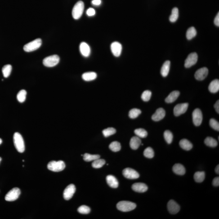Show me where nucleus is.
<instances>
[{"instance_id": "nucleus-22", "label": "nucleus", "mask_w": 219, "mask_h": 219, "mask_svg": "<svg viewBox=\"0 0 219 219\" xmlns=\"http://www.w3.org/2000/svg\"><path fill=\"white\" fill-rule=\"evenodd\" d=\"M180 95V92L178 91H172L165 99V101L167 103H172L176 101Z\"/></svg>"}, {"instance_id": "nucleus-9", "label": "nucleus", "mask_w": 219, "mask_h": 219, "mask_svg": "<svg viewBox=\"0 0 219 219\" xmlns=\"http://www.w3.org/2000/svg\"><path fill=\"white\" fill-rule=\"evenodd\" d=\"M188 104L187 103H182L176 105L174 109V113L175 116L178 117L184 114L187 110Z\"/></svg>"}, {"instance_id": "nucleus-36", "label": "nucleus", "mask_w": 219, "mask_h": 219, "mask_svg": "<svg viewBox=\"0 0 219 219\" xmlns=\"http://www.w3.org/2000/svg\"><path fill=\"white\" fill-rule=\"evenodd\" d=\"M109 148L111 150L114 152L119 151L121 149V144L118 142H113L109 145Z\"/></svg>"}, {"instance_id": "nucleus-12", "label": "nucleus", "mask_w": 219, "mask_h": 219, "mask_svg": "<svg viewBox=\"0 0 219 219\" xmlns=\"http://www.w3.org/2000/svg\"><path fill=\"white\" fill-rule=\"evenodd\" d=\"M76 187L73 184H70L67 187L64 192V197L65 200H69L72 197L76 192Z\"/></svg>"}, {"instance_id": "nucleus-48", "label": "nucleus", "mask_w": 219, "mask_h": 219, "mask_svg": "<svg viewBox=\"0 0 219 219\" xmlns=\"http://www.w3.org/2000/svg\"><path fill=\"white\" fill-rule=\"evenodd\" d=\"M214 108L215 109H216V112H217V113L219 114V100H217V101H216V104H215L214 105Z\"/></svg>"}, {"instance_id": "nucleus-37", "label": "nucleus", "mask_w": 219, "mask_h": 219, "mask_svg": "<svg viewBox=\"0 0 219 219\" xmlns=\"http://www.w3.org/2000/svg\"><path fill=\"white\" fill-rule=\"evenodd\" d=\"M141 113V111L140 109H131L129 113V116L131 118L134 119L137 118Z\"/></svg>"}, {"instance_id": "nucleus-15", "label": "nucleus", "mask_w": 219, "mask_h": 219, "mask_svg": "<svg viewBox=\"0 0 219 219\" xmlns=\"http://www.w3.org/2000/svg\"><path fill=\"white\" fill-rule=\"evenodd\" d=\"M169 212L172 214L178 213L180 209V205L173 200H170L167 205Z\"/></svg>"}, {"instance_id": "nucleus-33", "label": "nucleus", "mask_w": 219, "mask_h": 219, "mask_svg": "<svg viewBox=\"0 0 219 219\" xmlns=\"http://www.w3.org/2000/svg\"><path fill=\"white\" fill-rule=\"evenodd\" d=\"M105 160H104V159H100V158H99V159L93 161L92 165L94 168H99L102 167L105 164Z\"/></svg>"}, {"instance_id": "nucleus-41", "label": "nucleus", "mask_w": 219, "mask_h": 219, "mask_svg": "<svg viewBox=\"0 0 219 219\" xmlns=\"http://www.w3.org/2000/svg\"><path fill=\"white\" fill-rule=\"evenodd\" d=\"M151 95V91L149 90H146L143 92L141 96L142 99L145 101H149L150 100Z\"/></svg>"}, {"instance_id": "nucleus-46", "label": "nucleus", "mask_w": 219, "mask_h": 219, "mask_svg": "<svg viewBox=\"0 0 219 219\" xmlns=\"http://www.w3.org/2000/svg\"><path fill=\"white\" fill-rule=\"evenodd\" d=\"M214 23L215 25L216 26H219V13L217 14V15H216V18H215L214 21Z\"/></svg>"}, {"instance_id": "nucleus-44", "label": "nucleus", "mask_w": 219, "mask_h": 219, "mask_svg": "<svg viewBox=\"0 0 219 219\" xmlns=\"http://www.w3.org/2000/svg\"><path fill=\"white\" fill-rule=\"evenodd\" d=\"M95 14V11L94 9L92 8H89L87 11V14L89 16H92L94 15Z\"/></svg>"}, {"instance_id": "nucleus-49", "label": "nucleus", "mask_w": 219, "mask_h": 219, "mask_svg": "<svg viewBox=\"0 0 219 219\" xmlns=\"http://www.w3.org/2000/svg\"><path fill=\"white\" fill-rule=\"evenodd\" d=\"M219 165H217L216 167V169H215V171H216V173L219 174Z\"/></svg>"}, {"instance_id": "nucleus-45", "label": "nucleus", "mask_w": 219, "mask_h": 219, "mask_svg": "<svg viewBox=\"0 0 219 219\" xmlns=\"http://www.w3.org/2000/svg\"><path fill=\"white\" fill-rule=\"evenodd\" d=\"M213 185L214 186H219V177H216L213 179Z\"/></svg>"}, {"instance_id": "nucleus-39", "label": "nucleus", "mask_w": 219, "mask_h": 219, "mask_svg": "<svg viewBox=\"0 0 219 219\" xmlns=\"http://www.w3.org/2000/svg\"><path fill=\"white\" fill-rule=\"evenodd\" d=\"M163 136L167 142L169 144H171L173 139V135L172 132L169 130H166L164 132Z\"/></svg>"}, {"instance_id": "nucleus-32", "label": "nucleus", "mask_w": 219, "mask_h": 219, "mask_svg": "<svg viewBox=\"0 0 219 219\" xmlns=\"http://www.w3.org/2000/svg\"><path fill=\"white\" fill-rule=\"evenodd\" d=\"M11 70H12V66L11 65L8 64L4 66L2 68V72L4 77L5 78L8 77L11 74Z\"/></svg>"}, {"instance_id": "nucleus-38", "label": "nucleus", "mask_w": 219, "mask_h": 219, "mask_svg": "<svg viewBox=\"0 0 219 219\" xmlns=\"http://www.w3.org/2000/svg\"><path fill=\"white\" fill-rule=\"evenodd\" d=\"M102 132L103 135L105 137H108L115 134L116 130L115 129L113 128V127H109V128L104 130Z\"/></svg>"}, {"instance_id": "nucleus-34", "label": "nucleus", "mask_w": 219, "mask_h": 219, "mask_svg": "<svg viewBox=\"0 0 219 219\" xmlns=\"http://www.w3.org/2000/svg\"><path fill=\"white\" fill-rule=\"evenodd\" d=\"M27 93V91L25 90H22L19 91L17 95V98L19 102L23 103L25 101Z\"/></svg>"}, {"instance_id": "nucleus-1", "label": "nucleus", "mask_w": 219, "mask_h": 219, "mask_svg": "<svg viewBox=\"0 0 219 219\" xmlns=\"http://www.w3.org/2000/svg\"><path fill=\"white\" fill-rule=\"evenodd\" d=\"M14 142L15 148L19 153L24 152L25 150V145L24 140L21 135L18 132H15L14 135Z\"/></svg>"}, {"instance_id": "nucleus-52", "label": "nucleus", "mask_w": 219, "mask_h": 219, "mask_svg": "<svg viewBox=\"0 0 219 219\" xmlns=\"http://www.w3.org/2000/svg\"><path fill=\"white\" fill-rule=\"evenodd\" d=\"M23 162H24V160H23Z\"/></svg>"}, {"instance_id": "nucleus-21", "label": "nucleus", "mask_w": 219, "mask_h": 219, "mask_svg": "<svg viewBox=\"0 0 219 219\" xmlns=\"http://www.w3.org/2000/svg\"><path fill=\"white\" fill-rule=\"evenodd\" d=\"M172 170L174 173L176 175H183L185 173V167L180 163H176L174 165Z\"/></svg>"}, {"instance_id": "nucleus-23", "label": "nucleus", "mask_w": 219, "mask_h": 219, "mask_svg": "<svg viewBox=\"0 0 219 219\" xmlns=\"http://www.w3.org/2000/svg\"><path fill=\"white\" fill-rule=\"evenodd\" d=\"M209 90L212 93H216L219 90V81L216 79L213 81L209 86Z\"/></svg>"}, {"instance_id": "nucleus-50", "label": "nucleus", "mask_w": 219, "mask_h": 219, "mask_svg": "<svg viewBox=\"0 0 219 219\" xmlns=\"http://www.w3.org/2000/svg\"><path fill=\"white\" fill-rule=\"evenodd\" d=\"M2 139L1 138H0V145H1V144H2Z\"/></svg>"}, {"instance_id": "nucleus-14", "label": "nucleus", "mask_w": 219, "mask_h": 219, "mask_svg": "<svg viewBox=\"0 0 219 219\" xmlns=\"http://www.w3.org/2000/svg\"><path fill=\"white\" fill-rule=\"evenodd\" d=\"M208 74V69L206 67L198 69L195 73V78L198 81H203L207 77Z\"/></svg>"}, {"instance_id": "nucleus-4", "label": "nucleus", "mask_w": 219, "mask_h": 219, "mask_svg": "<svg viewBox=\"0 0 219 219\" xmlns=\"http://www.w3.org/2000/svg\"><path fill=\"white\" fill-rule=\"evenodd\" d=\"M47 167L50 171L58 172L63 171L65 169V165L63 161H52L48 163Z\"/></svg>"}, {"instance_id": "nucleus-29", "label": "nucleus", "mask_w": 219, "mask_h": 219, "mask_svg": "<svg viewBox=\"0 0 219 219\" xmlns=\"http://www.w3.org/2000/svg\"><path fill=\"white\" fill-rule=\"evenodd\" d=\"M179 17V10L177 7L172 9V14L170 16V21L172 23H175Z\"/></svg>"}, {"instance_id": "nucleus-11", "label": "nucleus", "mask_w": 219, "mask_h": 219, "mask_svg": "<svg viewBox=\"0 0 219 219\" xmlns=\"http://www.w3.org/2000/svg\"><path fill=\"white\" fill-rule=\"evenodd\" d=\"M123 174L126 178L131 180L137 179L140 176L137 171L131 168H125L123 171Z\"/></svg>"}, {"instance_id": "nucleus-19", "label": "nucleus", "mask_w": 219, "mask_h": 219, "mask_svg": "<svg viewBox=\"0 0 219 219\" xmlns=\"http://www.w3.org/2000/svg\"><path fill=\"white\" fill-rule=\"evenodd\" d=\"M107 183L110 187L116 188L118 186V180L115 176L112 175H108L106 177Z\"/></svg>"}, {"instance_id": "nucleus-42", "label": "nucleus", "mask_w": 219, "mask_h": 219, "mask_svg": "<svg viewBox=\"0 0 219 219\" xmlns=\"http://www.w3.org/2000/svg\"><path fill=\"white\" fill-rule=\"evenodd\" d=\"M91 209L89 207L86 205H82L79 207L78 209V212L83 214H87L89 213Z\"/></svg>"}, {"instance_id": "nucleus-25", "label": "nucleus", "mask_w": 219, "mask_h": 219, "mask_svg": "<svg viewBox=\"0 0 219 219\" xmlns=\"http://www.w3.org/2000/svg\"><path fill=\"white\" fill-rule=\"evenodd\" d=\"M180 145L181 148L186 151H189L192 148L193 145L190 142L186 139H183L180 142Z\"/></svg>"}, {"instance_id": "nucleus-27", "label": "nucleus", "mask_w": 219, "mask_h": 219, "mask_svg": "<svg viewBox=\"0 0 219 219\" xmlns=\"http://www.w3.org/2000/svg\"><path fill=\"white\" fill-rule=\"evenodd\" d=\"M205 143L207 146L215 147L217 145V140L212 137H207L205 140Z\"/></svg>"}, {"instance_id": "nucleus-16", "label": "nucleus", "mask_w": 219, "mask_h": 219, "mask_svg": "<svg viewBox=\"0 0 219 219\" xmlns=\"http://www.w3.org/2000/svg\"><path fill=\"white\" fill-rule=\"evenodd\" d=\"M166 112L162 108H159L157 109L155 113L152 116V119L155 122H158L163 119L165 116Z\"/></svg>"}, {"instance_id": "nucleus-18", "label": "nucleus", "mask_w": 219, "mask_h": 219, "mask_svg": "<svg viewBox=\"0 0 219 219\" xmlns=\"http://www.w3.org/2000/svg\"><path fill=\"white\" fill-rule=\"evenodd\" d=\"M80 50L81 54L85 57H88L91 53V49L89 46L85 42H83L81 43Z\"/></svg>"}, {"instance_id": "nucleus-6", "label": "nucleus", "mask_w": 219, "mask_h": 219, "mask_svg": "<svg viewBox=\"0 0 219 219\" xmlns=\"http://www.w3.org/2000/svg\"><path fill=\"white\" fill-rule=\"evenodd\" d=\"M60 61V58L57 55H53L48 56L43 59V65L47 67L55 66L59 64Z\"/></svg>"}, {"instance_id": "nucleus-28", "label": "nucleus", "mask_w": 219, "mask_h": 219, "mask_svg": "<svg viewBox=\"0 0 219 219\" xmlns=\"http://www.w3.org/2000/svg\"><path fill=\"white\" fill-rule=\"evenodd\" d=\"M83 156L84 160L88 162L94 161L100 158V155H91L87 153H85Z\"/></svg>"}, {"instance_id": "nucleus-51", "label": "nucleus", "mask_w": 219, "mask_h": 219, "mask_svg": "<svg viewBox=\"0 0 219 219\" xmlns=\"http://www.w3.org/2000/svg\"><path fill=\"white\" fill-rule=\"evenodd\" d=\"M1 160H2V159H1V158L0 157V162H1Z\"/></svg>"}, {"instance_id": "nucleus-30", "label": "nucleus", "mask_w": 219, "mask_h": 219, "mask_svg": "<svg viewBox=\"0 0 219 219\" xmlns=\"http://www.w3.org/2000/svg\"><path fill=\"white\" fill-rule=\"evenodd\" d=\"M197 32L194 27H191L188 30L186 33V37L188 39L191 40L196 36Z\"/></svg>"}, {"instance_id": "nucleus-7", "label": "nucleus", "mask_w": 219, "mask_h": 219, "mask_svg": "<svg viewBox=\"0 0 219 219\" xmlns=\"http://www.w3.org/2000/svg\"><path fill=\"white\" fill-rule=\"evenodd\" d=\"M21 192L20 189L15 188L10 191L5 196V200L7 201H14L17 199L20 195Z\"/></svg>"}, {"instance_id": "nucleus-31", "label": "nucleus", "mask_w": 219, "mask_h": 219, "mask_svg": "<svg viewBox=\"0 0 219 219\" xmlns=\"http://www.w3.org/2000/svg\"><path fill=\"white\" fill-rule=\"evenodd\" d=\"M205 179V173L204 172H197L194 174V180L197 183L203 182Z\"/></svg>"}, {"instance_id": "nucleus-20", "label": "nucleus", "mask_w": 219, "mask_h": 219, "mask_svg": "<svg viewBox=\"0 0 219 219\" xmlns=\"http://www.w3.org/2000/svg\"><path fill=\"white\" fill-rule=\"evenodd\" d=\"M141 144V141L138 136H134L131 138L130 145V147L133 150H136Z\"/></svg>"}, {"instance_id": "nucleus-26", "label": "nucleus", "mask_w": 219, "mask_h": 219, "mask_svg": "<svg viewBox=\"0 0 219 219\" xmlns=\"http://www.w3.org/2000/svg\"><path fill=\"white\" fill-rule=\"evenodd\" d=\"M97 77V74L94 72H88L84 73L82 75V78L86 81H90L94 80Z\"/></svg>"}, {"instance_id": "nucleus-40", "label": "nucleus", "mask_w": 219, "mask_h": 219, "mask_svg": "<svg viewBox=\"0 0 219 219\" xmlns=\"http://www.w3.org/2000/svg\"><path fill=\"white\" fill-rule=\"evenodd\" d=\"M144 155L148 158H152L154 156V152L151 147H149L146 148L144 151Z\"/></svg>"}, {"instance_id": "nucleus-5", "label": "nucleus", "mask_w": 219, "mask_h": 219, "mask_svg": "<svg viewBox=\"0 0 219 219\" xmlns=\"http://www.w3.org/2000/svg\"><path fill=\"white\" fill-rule=\"evenodd\" d=\"M42 44L41 39H37L29 43H27L24 46V51L27 52H31L38 49Z\"/></svg>"}, {"instance_id": "nucleus-47", "label": "nucleus", "mask_w": 219, "mask_h": 219, "mask_svg": "<svg viewBox=\"0 0 219 219\" xmlns=\"http://www.w3.org/2000/svg\"><path fill=\"white\" fill-rule=\"evenodd\" d=\"M92 3L94 6H99L101 4V0H93Z\"/></svg>"}, {"instance_id": "nucleus-8", "label": "nucleus", "mask_w": 219, "mask_h": 219, "mask_svg": "<svg viewBox=\"0 0 219 219\" xmlns=\"http://www.w3.org/2000/svg\"><path fill=\"white\" fill-rule=\"evenodd\" d=\"M192 118L194 125L196 126H200L203 121V114L200 109H194L192 113Z\"/></svg>"}, {"instance_id": "nucleus-10", "label": "nucleus", "mask_w": 219, "mask_h": 219, "mask_svg": "<svg viewBox=\"0 0 219 219\" xmlns=\"http://www.w3.org/2000/svg\"><path fill=\"white\" fill-rule=\"evenodd\" d=\"M198 56L196 53H192L188 56L185 62V67L190 68L196 64L198 60Z\"/></svg>"}, {"instance_id": "nucleus-24", "label": "nucleus", "mask_w": 219, "mask_h": 219, "mask_svg": "<svg viewBox=\"0 0 219 219\" xmlns=\"http://www.w3.org/2000/svg\"><path fill=\"white\" fill-rule=\"evenodd\" d=\"M171 62L169 60H167L165 62L161 68V73L162 76L167 77L169 72Z\"/></svg>"}, {"instance_id": "nucleus-3", "label": "nucleus", "mask_w": 219, "mask_h": 219, "mask_svg": "<svg viewBox=\"0 0 219 219\" xmlns=\"http://www.w3.org/2000/svg\"><path fill=\"white\" fill-rule=\"evenodd\" d=\"M84 3L82 1H79L73 7L72 15L74 19L78 20L80 19L84 10Z\"/></svg>"}, {"instance_id": "nucleus-13", "label": "nucleus", "mask_w": 219, "mask_h": 219, "mask_svg": "<svg viewBox=\"0 0 219 219\" xmlns=\"http://www.w3.org/2000/svg\"><path fill=\"white\" fill-rule=\"evenodd\" d=\"M110 48L114 56L118 57L120 56L122 50V46L120 43L117 42H113L111 45Z\"/></svg>"}, {"instance_id": "nucleus-2", "label": "nucleus", "mask_w": 219, "mask_h": 219, "mask_svg": "<svg viewBox=\"0 0 219 219\" xmlns=\"http://www.w3.org/2000/svg\"><path fill=\"white\" fill-rule=\"evenodd\" d=\"M135 203L128 201H122L117 205V208L123 212H128L136 208Z\"/></svg>"}, {"instance_id": "nucleus-35", "label": "nucleus", "mask_w": 219, "mask_h": 219, "mask_svg": "<svg viewBox=\"0 0 219 219\" xmlns=\"http://www.w3.org/2000/svg\"><path fill=\"white\" fill-rule=\"evenodd\" d=\"M134 133L138 137L142 138H146L148 135L147 131L142 128L137 129L135 130Z\"/></svg>"}, {"instance_id": "nucleus-17", "label": "nucleus", "mask_w": 219, "mask_h": 219, "mask_svg": "<svg viewBox=\"0 0 219 219\" xmlns=\"http://www.w3.org/2000/svg\"><path fill=\"white\" fill-rule=\"evenodd\" d=\"M132 190L139 193L145 192L148 190V187L145 184L142 183H135L132 186Z\"/></svg>"}, {"instance_id": "nucleus-43", "label": "nucleus", "mask_w": 219, "mask_h": 219, "mask_svg": "<svg viewBox=\"0 0 219 219\" xmlns=\"http://www.w3.org/2000/svg\"><path fill=\"white\" fill-rule=\"evenodd\" d=\"M210 126L214 130L216 131H219V123L218 122L213 118L210 119L209 122Z\"/></svg>"}]
</instances>
